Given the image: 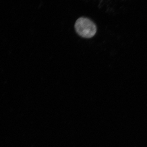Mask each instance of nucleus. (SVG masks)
Masks as SVG:
<instances>
[{
  "label": "nucleus",
  "instance_id": "f257e3e1",
  "mask_svg": "<svg viewBox=\"0 0 147 147\" xmlns=\"http://www.w3.org/2000/svg\"><path fill=\"white\" fill-rule=\"evenodd\" d=\"M76 32L83 38H90L96 34L97 28L93 22L88 18H80L77 20L75 24Z\"/></svg>",
  "mask_w": 147,
  "mask_h": 147
}]
</instances>
